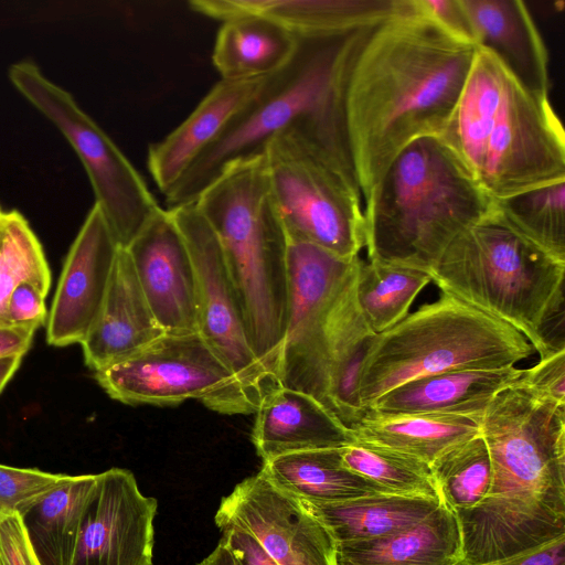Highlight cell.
<instances>
[{
    "mask_svg": "<svg viewBox=\"0 0 565 565\" xmlns=\"http://www.w3.org/2000/svg\"><path fill=\"white\" fill-rule=\"evenodd\" d=\"M415 2L412 11L373 29L350 75L348 132L364 200L407 145L440 134L475 56V45Z\"/></svg>",
    "mask_w": 565,
    "mask_h": 565,
    "instance_id": "cell-1",
    "label": "cell"
},
{
    "mask_svg": "<svg viewBox=\"0 0 565 565\" xmlns=\"http://www.w3.org/2000/svg\"><path fill=\"white\" fill-rule=\"evenodd\" d=\"M480 433L491 486L478 505L455 512L458 565L504 561L565 535V408L514 384L492 398Z\"/></svg>",
    "mask_w": 565,
    "mask_h": 565,
    "instance_id": "cell-2",
    "label": "cell"
},
{
    "mask_svg": "<svg viewBox=\"0 0 565 565\" xmlns=\"http://www.w3.org/2000/svg\"><path fill=\"white\" fill-rule=\"evenodd\" d=\"M373 29L299 40L290 63L266 78L255 99L164 195L168 207L194 203L226 167L262 154L269 139L288 128L307 138L359 185L348 132L347 93L353 65Z\"/></svg>",
    "mask_w": 565,
    "mask_h": 565,
    "instance_id": "cell-3",
    "label": "cell"
},
{
    "mask_svg": "<svg viewBox=\"0 0 565 565\" xmlns=\"http://www.w3.org/2000/svg\"><path fill=\"white\" fill-rule=\"evenodd\" d=\"M437 137L493 201L565 179L564 130L548 97L483 47Z\"/></svg>",
    "mask_w": 565,
    "mask_h": 565,
    "instance_id": "cell-4",
    "label": "cell"
},
{
    "mask_svg": "<svg viewBox=\"0 0 565 565\" xmlns=\"http://www.w3.org/2000/svg\"><path fill=\"white\" fill-rule=\"evenodd\" d=\"M364 202L369 262L428 274L448 245L493 209L437 136L407 145Z\"/></svg>",
    "mask_w": 565,
    "mask_h": 565,
    "instance_id": "cell-5",
    "label": "cell"
},
{
    "mask_svg": "<svg viewBox=\"0 0 565 565\" xmlns=\"http://www.w3.org/2000/svg\"><path fill=\"white\" fill-rule=\"evenodd\" d=\"M454 296L520 332L540 359L565 349V259L548 253L494 209L461 232L429 271Z\"/></svg>",
    "mask_w": 565,
    "mask_h": 565,
    "instance_id": "cell-6",
    "label": "cell"
},
{
    "mask_svg": "<svg viewBox=\"0 0 565 565\" xmlns=\"http://www.w3.org/2000/svg\"><path fill=\"white\" fill-rule=\"evenodd\" d=\"M194 203L221 246L252 349L279 383L288 241L269 195L263 153L226 167Z\"/></svg>",
    "mask_w": 565,
    "mask_h": 565,
    "instance_id": "cell-7",
    "label": "cell"
},
{
    "mask_svg": "<svg viewBox=\"0 0 565 565\" xmlns=\"http://www.w3.org/2000/svg\"><path fill=\"white\" fill-rule=\"evenodd\" d=\"M514 328L448 294L376 334L359 398L366 412L381 396L427 375L515 366L534 353Z\"/></svg>",
    "mask_w": 565,
    "mask_h": 565,
    "instance_id": "cell-8",
    "label": "cell"
},
{
    "mask_svg": "<svg viewBox=\"0 0 565 565\" xmlns=\"http://www.w3.org/2000/svg\"><path fill=\"white\" fill-rule=\"evenodd\" d=\"M269 195L288 244H308L343 259L365 246L359 185L301 134L288 128L263 150Z\"/></svg>",
    "mask_w": 565,
    "mask_h": 565,
    "instance_id": "cell-9",
    "label": "cell"
},
{
    "mask_svg": "<svg viewBox=\"0 0 565 565\" xmlns=\"http://www.w3.org/2000/svg\"><path fill=\"white\" fill-rule=\"evenodd\" d=\"M9 78L73 147L90 181L95 204L119 247L127 248L161 207L141 174L74 97L44 76L35 64H12Z\"/></svg>",
    "mask_w": 565,
    "mask_h": 565,
    "instance_id": "cell-10",
    "label": "cell"
},
{
    "mask_svg": "<svg viewBox=\"0 0 565 565\" xmlns=\"http://www.w3.org/2000/svg\"><path fill=\"white\" fill-rule=\"evenodd\" d=\"M94 373L113 399L128 405L174 406L199 399L222 414L256 412L236 376L198 332L163 334Z\"/></svg>",
    "mask_w": 565,
    "mask_h": 565,
    "instance_id": "cell-11",
    "label": "cell"
},
{
    "mask_svg": "<svg viewBox=\"0 0 565 565\" xmlns=\"http://www.w3.org/2000/svg\"><path fill=\"white\" fill-rule=\"evenodd\" d=\"M190 250L196 282L198 333L256 405L281 387L256 358L218 241L195 203L167 207Z\"/></svg>",
    "mask_w": 565,
    "mask_h": 565,
    "instance_id": "cell-12",
    "label": "cell"
},
{
    "mask_svg": "<svg viewBox=\"0 0 565 565\" xmlns=\"http://www.w3.org/2000/svg\"><path fill=\"white\" fill-rule=\"evenodd\" d=\"M359 260V256L343 259L308 244H288V307L279 383L310 394L323 405V323Z\"/></svg>",
    "mask_w": 565,
    "mask_h": 565,
    "instance_id": "cell-13",
    "label": "cell"
},
{
    "mask_svg": "<svg viewBox=\"0 0 565 565\" xmlns=\"http://www.w3.org/2000/svg\"><path fill=\"white\" fill-rule=\"evenodd\" d=\"M157 508L131 471L111 468L96 475L72 565H153Z\"/></svg>",
    "mask_w": 565,
    "mask_h": 565,
    "instance_id": "cell-14",
    "label": "cell"
},
{
    "mask_svg": "<svg viewBox=\"0 0 565 565\" xmlns=\"http://www.w3.org/2000/svg\"><path fill=\"white\" fill-rule=\"evenodd\" d=\"M214 520L220 530L236 526L254 535L278 565H337L327 530L262 471L222 498Z\"/></svg>",
    "mask_w": 565,
    "mask_h": 565,
    "instance_id": "cell-15",
    "label": "cell"
},
{
    "mask_svg": "<svg viewBox=\"0 0 565 565\" xmlns=\"http://www.w3.org/2000/svg\"><path fill=\"white\" fill-rule=\"evenodd\" d=\"M125 249L164 334L196 333L194 266L170 211L160 207Z\"/></svg>",
    "mask_w": 565,
    "mask_h": 565,
    "instance_id": "cell-16",
    "label": "cell"
},
{
    "mask_svg": "<svg viewBox=\"0 0 565 565\" xmlns=\"http://www.w3.org/2000/svg\"><path fill=\"white\" fill-rule=\"evenodd\" d=\"M119 245L94 204L65 258L46 321V341L62 348L82 343L110 280Z\"/></svg>",
    "mask_w": 565,
    "mask_h": 565,
    "instance_id": "cell-17",
    "label": "cell"
},
{
    "mask_svg": "<svg viewBox=\"0 0 565 565\" xmlns=\"http://www.w3.org/2000/svg\"><path fill=\"white\" fill-rule=\"evenodd\" d=\"M189 7L222 22L239 15L260 17L305 40L376 28L412 11L415 0H192Z\"/></svg>",
    "mask_w": 565,
    "mask_h": 565,
    "instance_id": "cell-18",
    "label": "cell"
},
{
    "mask_svg": "<svg viewBox=\"0 0 565 565\" xmlns=\"http://www.w3.org/2000/svg\"><path fill=\"white\" fill-rule=\"evenodd\" d=\"M266 78L221 79L178 127L149 146L148 169L163 195L255 99Z\"/></svg>",
    "mask_w": 565,
    "mask_h": 565,
    "instance_id": "cell-19",
    "label": "cell"
},
{
    "mask_svg": "<svg viewBox=\"0 0 565 565\" xmlns=\"http://www.w3.org/2000/svg\"><path fill=\"white\" fill-rule=\"evenodd\" d=\"M164 334L142 292L130 257L119 248L100 310L81 343L94 372L121 362Z\"/></svg>",
    "mask_w": 565,
    "mask_h": 565,
    "instance_id": "cell-20",
    "label": "cell"
},
{
    "mask_svg": "<svg viewBox=\"0 0 565 565\" xmlns=\"http://www.w3.org/2000/svg\"><path fill=\"white\" fill-rule=\"evenodd\" d=\"M361 259L335 295L324 319V405L350 428L364 414L359 384L376 333L365 321L355 297Z\"/></svg>",
    "mask_w": 565,
    "mask_h": 565,
    "instance_id": "cell-21",
    "label": "cell"
},
{
    "mask_svg": "<svg viewBox=\"0 0 565 565\" xmlns=\"http://www.w3.org/2000/svg\"><path fill=\"white\" fill-rule=\"evenodd\" d=\"M253 443L263 461L278 456L327 448H342L354 437L326 405L310 394L278 387L256 408Z\"/></svg>",
    "mask_w": 565,
    "mask_h": 565,
    "instance_id": "cell-22",
    "label": "cell"
},
{
    "mask_svg": "<svg viewBox=\"0 0 565 565\" xmlns=\"http://www.w3.org/2000/svg\"><path fill=\"white\" fill-rule=\"evenodd\" d=\"M522 374L523 369L507 366L427 375L395 387L366 412L455 415L481 420L492 398L513 386Z\"/></svg>",
    "mask_w": 565,
    "mask_h": 565,
    "instance_id": "cell-23",
    "label": "cell"
},
{
    "mask_svg": "<svg viewBox=\"0 0 565 565\" xmlns=\"http://www.w3.org/2000/svg\"><path fill=\"white\" fill-rule=\"evenodd\" d=\"M476 47L490 51L529 90L548 97V55L524 2L462 0Z\"/></svg>",
    "mask_w": 565,
    "mask_h": 565,
    "instance_id": "cell-24",
    "label": "cell"
},
{
    "mask_svg": "<svg viewBox=\"0 0 565 565\" xmlns=\"http://www.w3.org/2000/svg\"><path fill=\"white\" fill-rule=\"evenodd\" d=\"M337 565H458L461 533L444 502L423 520L383 536L335 544Z\"/></svg>",
    "mask_w": 565,
    "mask_h": 565,
    "instance_id": "cell-25",
    "label": "cell"
},
{
    "mask_svg": "<svg viewBox=\"0 0 565 565\" xmlns=\"http://www.w3.org/2000/svg\"><path fill=\"white\" fill-rule=\"evenodd\" d=\"M329 533L334 544L370 540L414 524L443 502L440 499L372 493L335 502L299 500Z\"/></svg>",
    "mask_w": 565,
    "mask_h": 565,
    "instance_id": "cell-26",
    "label": "cell"
},
{
    "mask_svg": "<svg viewBox=\"0 0 565 565\" xmlns=\"http://www.w3.org/2000/svg\"><path fill=\"white\" fill-rule=\"evenodd\" d=\"M298 46L299 39L274 22L256 15H239L222 22L212 63L221 79H259L285 68Z\"/></svg>",
    "mask_w": 565,
    "mask_h": 565,
    "instance_id": "cell-27",
    "label": "cell"
},
{
    "mask_svg": "<svg viewBox=\"0 0 565 565\" xmlns=\"http://www.w3.org/2000/svg\"><path fill=\"white\" fill-rule=\"evenodd\" d=\"M95 479L96 475H65L18 515L38 565H72L84 505Z\"/></svg>",
    "mask_w": 565,
    "mask_h": 565,
    "instance_id": "cell-28",
    "label": "cell"
},
{
    "mask_svg": "<svg viewBox=\"0 0 565 565\" xmlns=\"http://www.w3.org/2000/svg\"><path fill=\"white\" fill-rule=\"evenodd\" d=\"M355 440L430 465L441 454L480 434V420L455 415L365 414L351 427Z\"/></svg>",
    "mask_w": 565,
    "mask_h": 565,
    "instance_id": "cell-29",
    "label": "cell"
},
{
    "mask_svg": "<svg viewBox=\"0 0 565 565\" xmlns=\"http://www.w3.org/2000/svg\"><path fill=\"white\" fill-rule=\"evenodd\" d=\"M260 471L279 490L298 499L335 502L388 493L344 467L341 448L291 452L264 461Z\"/></svg>",
    "mask_w": 565,
    "mask_h": 565,
    "instance_id": "cell-30",
    "label": "cell"
},
{
    "mask_svg": "<svg viewBox=\"0 0 565 565\" xmlns=\"http://www.w3.org/2000/svg\"><path fill=\"white\" fill-rule=\"evenodd\" d=\"M430 281L429 274L423 270L361 260L355 297L372 331L379 334L403 320Z\"/></svg>",
    "mask_w": 565,
    "mask_h": 565,
    "instance_id": "cell-31",
    "label": "cell"
},
{
    "mask_svg": "<svg viewBox=\"0 0 565 565\" xmlns=\"http://www.w3.org/2000/svg\"><path fill=\"white\" fill-rule=\"evenodd\" d=\"M493 205L513 228L565 259V179L493 201Z\"/></svg>",
    "mask_w": 565,
    "mask_h": 565,
    "instance_id": "cell-32",
    "label": "cell"
},
{
    "mask_svg": "<svg viewBox=\"0 0 565 565\" xmlns=\"http://www.w3.org/2000/svg\"><path fill=\"white\" fill-rule=\"evenodd\" d=\"M22 282L38 287L45 296L51 271L42 245L29 222L18 211L0 212V326L7 323V303Z\"/></svg>",
    "mask_w": 565,
    "mask_h": 565,
    "instance_id": "cell-33",
    "label": "cell"
},
{
    "mask_svg": "<svg viewBox=\"0 0 565 565\" xmlns=\"http://www.w3.org/2000/svg\"><path fill=\"white\" fill-rule=\"evenodd\" d=\"M345 468L388 493L440 499L429 465L359 440L341 448Z\"/></svg>",
    "mask_w": 565,
    "mask_h": 565,
    "instance_id": "cell-34",
    "label": "cell"
},
{
    "mask_svg": "<svg viewBox=\"0 0 565 565\" xmlns=\"http://www.w3.org/2000/svg\"><path fill=\"white\" fill-rule=\"evenodd\" d=\"M441 501L455 512L478 505L491 486V459L481 433L458 444L430 465Z\"/></svg>",
    "mask_w": 565,
    "mask_h": 565,
    "instance_id": "cell-35",
    "label": "cell"
},
{
    "mask_svg": "<svg viewBox=\"0 0 565 565\" xmlns=\"http://www.w3.org/2000/svg\"><path fill=\"white\" fill-rule=\"evenodd\" d=\"M64 476L0 465V520L19 515L36 498L55 487Z\"/></svg>",
    "mask_w": 565,
    "mask_h": 565,
    "instance_id": "cell-36",
    "label": "cell"
},
{
    "mask_svg": "<svg viewBox=\"0 0 565 565\" xmlns=\"http://www.w3.org/2000/svg\"><path fill=\"white\" fill-rule=\"evenodd\" d=\"M515 385L535 397L565 408V349L540 359L523 374Z\"/></svg>",
    "mask_w": 565,
    "mask_h": 565,
    "instance_id": "cell-37",
    "label": "cell"
},
{
    "mask_svg": "<svg viewBox=\"0 0 565 565\" xmlns=\"http://www.w3.org/2000/svg\"><path fill=\"white\" fill-rule=\"evenodd\" d=\"M45 295L34 285L22 282L11 292L7 303V323L38 330L47 321Z\"/></svg>",
    "mask_w": 565,
    "mask_h": 565,
    "instance_id": "cell-38",
    "label": "cell"
},
{
    "mask_svg": "<svg viewBox=\"0 0 565 565\" xmlns=\"http://www.w3.org/2000/svg\"><path fill=\"white\" fill-rule=\"evenodd\" d=\"M418 3L451 35L476 46L473 30L462 0H418Z\"/></svg>",
    "mask_w": 565,
    "mask_h": 565,
    "instance_id": "cell-39",
    "label": "cell"
},
{
    "mask_svg": "<svg viewBox=\"0 0 565 565\" xmlns=\"http://www.w3.org/2000/svg\"><path fill=\"white\" fill-rule=\"evenodd\" d=\"M0 565H38L18 515L0 520Z\"/></svg>",
    "mask_w": 565,
    "mask_h": 565,
    "instance_id": "cell-40",
    "label": "cell"
},
{
    "mask_svg": "<svg viewBox=\"0 0 565 565\" xmlns=\"http://www.w3.org/2000/svg\"><path fill=\"white\" fill-rule=\"evenodd\" d=\"M221 531L223 536L220 541L230 548L241 565H278L250 533L236 526H226Z\"/></svg>",
    "mask_w": 565,
    "mask_h": 565,
    "instance_id": "cell-41",
    "label": "cell"
},
{
    "mask_svg": "<svg viewBox=\"0 0 565 565\" xmlns=\"http://www.w3.org/2000/svg\"><path fill=\"white\" fill-rule=\"evenodd\" d=\"M484 565H565V535L524 554Z\"/></svg>",
    "mask_w": 565,
    "mask_h": 565,
    "instance_id": "cell-42",
    "label": "cell"
},
{
    "mask_svg": "<svg viewBox=\"0 0 565 565\" xmlns=\"http://www.w3.org/2000/svg\"><path fill=\"white\" fill-rule=\"evenodd\" d=\"M36 330L18 326H0V359L24 356Z\"/></svg>",
    "mask_w": 565,
    "mask_h": 565,
    "instance_id": "cell-43",
    "label": "cell"
},
{
    "mask_svg": "<svg viewBox=\"0 0 565 565\" xmlns=\"http://www.w3.org/2000/svg\"><path fill=\"white\" fill-rule=\"evenodd\" d=\"M198 565H241L230 548L220 541L216 547Z\"/></svg>",
    "mask_w": 565,
    "mask_h": 565,
    "instance_id": "cell-44",
    "label": "cell"
},
{
    "mask_svg": "<svg viewBox=\"0 0 565 565\" xmlns=\"http://www.w3.org/2000/svg\"><path fill=\"white\" fill-rule=\"evenodd\" d=\"M22 359L23 356L0 359V394L19 370Z\"/></svg>",
    "mask_w": 565,
    "mask_h": 565,
    "instance_id": "cell-45",
    "label": "cell"
},
{
    "mask_svg": "<svg viewBox=\"0 0 565 565\" xmlns=\"http://www.w3.org/2000/svg\"><path fill=\"white\" fill-rule=\"evenodd\" d=\"M1 211H2V210H1V207H0V212H1Z\"/></svg>",
    "mask_w": 565,
    "mask_h": 565,
    "instance_id": "cell-46",
    "label": "cell"
}]
</instances>
